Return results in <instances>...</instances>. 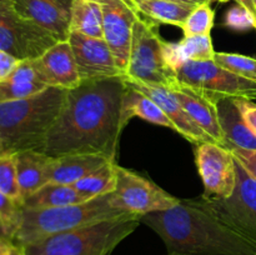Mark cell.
I'll use <instances>...</instances> for the list:
<instances>
[{
	"instance_id": "obj_4",
	"label": "cell",
	"mask_w": 256,
	"mask_h": 255,
	"mask_svg": "<svg viewBox=\"0 0 256 255\" xmlns=\"http://www.w3.org/2000/svg\"><path fill=\"white\" fill-rule=\"evenodd\" d=\"M125 215L132 214L118 209L112 204V194L52 209H28L22 206L12 242L22 248L60 232Z\"/></svg>"
},
{
	"instance_id": "obj_33",
	"label": "cell",
	"mask_w": 256,
	"mask_h": 255,
	"mask_svg": "<svg viewBox=\"0 0 256 255\" xmlns=\"http://www.w3.org/2000/svg\"><path fill=\"white\" fill-rule=\"evenodd\" d=\"M229 150L234 155L235 160L244 168L245 172L256 180V150L242 148H232Z\"/></svg>"
},
{
	"instance_id": "obj_23",
	"label": "cell",
	"mask_w": 256,
	"mask_h": 255,
	"mask_svg": "<svg viewBox=\"0 0 256 255\" xmlns=\"http://www.w3.org/2000/svg\"><path fill=\"white\" fill-rule=\"evenodd\" d=\"M132 116H138L140 119L152 122V124L175 130L172 120L165 115L162 108L154 100L148 98L142 92L125 85V92L122 102V116H120V124H122V129L126 126Z\"/></svg>"
},
{
	"instance_id": "obj_18",
	"label": "cell",
	"mask_w": 256,
	"mask_h": 255,
	"mask_svg": "<svg viewBox=\"0 0 256 255\" xmlns=\"http://www.w3.org/2000/svg\"><path fill=\"white\" fill-rule=\"evenodd\" d=\"M109 159L102 154H72L52 158L48 172V182L72 185L90 172L104 166Z\"/></svg>"
},
{
	"instance_id": "obj_21",
	"label": "cell",
	"mask_w": 256,
	"mask_h": 255,
	"mask_svg": "<svg viewBox=\"0 0 256 255\" xmlns=\"http://www.w3.org/2000/svg\"><path fill=\"white\" fill-rule=\"evenodd\" d=\"M52 158L39 150H26L15 154L18 182L22 202L48 184V172Z\"/></svg>"
},
{
	"instance_id": "obj_17",
	"label": "cell",
	"mask_w": 256,
	"mask_h": 255,
	"mask_svg": "<svg viewBox=\"0 0 256 255\" xmlns=\"http://www.w3.org/2000/svg\"><path fill=\"white\" fill-rule=\"evenodd\" d=\"M168 89L176 98L178 102L194 120L195 124L199 125L215 142L225 146V139L218 116L216 104L179 82Z\"/></svg>"
},
{
	"instance_id": "obj_24",
	"label": "cell",
	"mask_w": 256,
	"mask_h": 255,
	"mask_svg": "<svg viewBox=\"0 0 256 255\" xmlns=\"http://www.w3.org/2000/svg\"><path fill=\"white\" fill-rule=\"evenodd\" d=\"M140 16L155 25L169 24L182 28L192 6L178 4L170 0H130Z\"/></svg>"
},
{
	"instance_id": "obj_38",
	"label": "cell",
	"mask_w": 256,
	"mask_h": 255,
	"mask_svg": "<svg viewBox=\"0 0 256 255\" xmlns=\"http://www.w3.org/2000/svg\"><path fill=\"white\" fill-rule=\"evenodd\" d=\"M170 2H178L182 5H188V6L196 8L202 4H206V2H212V0H170Z\"/></svg>"
},
{
	"instance_id": "obj_32",
	"label": "cell",
	"mask_w": 256,
	"mask_h": 255,
	"mask_svg": "<svg viewBox=\"0 0 256 255\" xmlns=\"http://www.w3.org/2000/svg\"><path fill=\"white\" fill-rule=\"evenodd\" d=\"M22 204L0 192V216L18 228ZM16 232V230H15Z\"/></svg>"
},
{
	"instance_id": "obj_22",
	"label": "cell",
	"mask_w": 256,
	"mask_h": 255,
	"mask_svg": "<svg viewBox=\"0 0 256 255\" xmlns=\"http://www.w3.org/2000/svg\"><path fill=\"white\" fill-rule=\"evenodd\" d=\"M164 55L166 62L175 70L186 62H208L214 60L215 50L212 35L184 36L179 42H164Z\"/></svg>"
},
{
	"instance_id": "obj_42",
	"label": "cell",
	"mask_w": 256,
	"mask_h": 255,
	"mask_svg": "<svg viewBox=\"0 0 256 255\" xmlns=\"http://www.w3.org/2000/svg\"><path fill=\"white\" fill-rule=\"evenodd\" d=\"M254 2H255V5H256V0H254Z\"/></svg>"
},
{
	"instance_id": "obj_26",
	"label": "cell",
	"mask_w": 256,
	"mask_h": 255,
	"mask_svg": "<svg viewBox=\"0 0 256 255\" xmlns=\"http://www.w3.org/2000/svg\"><path fill=\"white\" fill-rule=\"evenodd\" d=\"M70 32L104 39L102 12L98 0H72Z\"/></svg>"
},
{
	"instance_id": "obj_3",
	"label": "cell",
	"mask_w": 256,
	"mask_h": 255,
	"mask_svg": "<svg viewBox=\"0 0 256 255\" xmlns=\"http://www.w3.org/2000/svg\"><path fill=\"white\" fill-rule=\"evenodd\" d=\"M65 89L48 88L32 98L0 102V155L42 152L66 98Z\"/></svg>"
},
{
	"instance_id": "obj_37",
	"label": "cell",
	"mask_w": 256,
	"mask_h": 255,
	"mask_svg": "<svg viewBox=\"0 0 256 255\" xmlns=\"http://www.w3.org/2000/svg\"><path fill=\"white\" fill-rule=\"evenodd\" d=\"M218 2H230V0H218ZM235 2H236L239 5H242V6H244L245 9L249 10V12L252 14V16L256 19V5H255L254 0H235Z\"/></svg>"
},
{
	"instance_id": "obj_6",
	"label": "cell",
	"mask_w": 256,
	"mask_h": 255,
	"mask_svg": "<svg viewBox=\"0 0 256 255\" xmlns=\"http://www.w3.org/2000/svg\"><path fill=\"white\" fill-rule=\"evenodd\" d=\"M156 26L142 16L135 22L125 76L172 88L178 82L176 72L166 62L165 40L162 39Z\"/></svg>"
},
{
	"instance_id": "obj_15",
	"label": "cell",
	"mask_w": 256,
	"mask_h": 255,
	"mask_svg": "<svg viewBox=\"0 0 256 255\" xmlns=\"http://www.w3.org/2000/svg\"><path fill=\"white\" fill-rule=\"evenodd\" d=\"M22 18L34 22L56 38L69 39L72 0H9Z\"/></svg>"
},
{
	"instance_id": "obj_12",
	"label": "cell",
	"mask_w": 256,
	"mask_h": 255,
	"mask_svg": "<svg viewBox=\"0 0 256 255\" xmlns=\"http://www.w3.org/2000/svg\"><path fill=\"white\" fill-rule=\"evenodd\" d=\"M102 6L104 39L122 74H126L132 28L140 18L130 0H98Z\"/></svg>"
},
{
	"instance_id": "obj_8",
	"label": "cell",
	"mask_w": 256,
	"mask_h": 255,
	"mask_svg": "<svg viewBox=\"0 0 256 255\" xmlns=\"http://www.w3.org/2000/svg\"><path fill=\"white\" fill-rule=\"evenodd\" d=\"M116 188L112 192V204L128 214L142 215L170 209L180 202L148 178L116 164Z\"/></svg>"
},
{
	"instance_id": "obj_35",
	"label": "cell",
	"mask_w": 256,
	"mask_h": 255,
	"mask_svg": "<svg viewBox=\"0 0 256 255\" xmlns=\"http://www.w3.org/2000/svg\"><path fill=\"white\" fill-rule=\"evenodd\" d=\"M20 60L14 55L0 49V80L6 78L15 69Z\"/></svg>"
},
{
	"instance_id": "obj_25",
	"label": "cell",
	"mask_w": 256,
	"mask_h": 255,
	"mask_svg": "<svg viewBox=\"0 0 256 255\" xmlns=\"http://www.w3.org/2000/svg\"><path fill=\"white\" fill-rule=\"evenodd\" d=\"M82 195L72 185L48 182L22 202L28 209H52L84 202Z\"/></svg>"
},
{
	"instance_id": "obj_10",
	"label": "cell",
	"mask_w": 256,
	"mask_h": 255,
	"mask_svg": "<svg viewBox=\"0 0 256 255\" xmlns=\"http://www.w3.org/2000/svg\"><path fill=\"white\" fill-rule=\"evenodd\" d=\"M235 170L236 185L229 199H204L222 222L256 244V180L236 160Z\"/></svg>"
},
{
	"instance_id": "obj_41",
	"label": "cell",
	"mask_w": 256,
	"mask_h": 255,
	"mask_svg": "<svg viewBox=\"0 0 256 255\" xmlns=\"http://www.w3.org/2000/svg\"><path fill=\"white\" fill-rule=\"evenodd\" d=\"M168 255H182V254H168Z\"/></svg>"
},
{
	"instance_id": "obj_40",
	"label": "cell",
	"mask_w": 256,
	"mask_h": 255,
	"mask_svg": "<svg viewBox=\"0 0 256 255\" xmlns=\"http://www.w3.org/2000/svg\"><path fill=\"white\" fill-rule=\"evenodd\" d=\"M4 255H25V254H24V249H22V246H18V245H15V246L12 248L10 252H5Z\"/></svg>"
},
{
	"instance_id": "obj_20",
	"label": "cell",
	"mask_w": 256,
	"mask_h": 255,
	"mask_svg": "<svg viewBox=\"0 0 256 255\" xmlns=\"http://www.w3.org/2000/svg\"><path fill=\"white\" fill-rule=\"evenodd\" d=\"M218 116L226 149L242 148L256 150V136L245 122L235 99H222L216 102Z\"/></svg>"
},
{
	"instance_id": "obj_2",
	"label": "cell",
	"mask_w": 256,
	"mask_h": 255,
	"mask_svg": "<svg viewBox=\"0 0 256 255\" xmlns=\"http://www.w3.org/2000/svg\"><path fill=\"white\" fill-rule=\"evenodd\" d=\"M169 254L255 255L256 244L216 216L204 198L180 199L175 206L142 215Z\"/></svg>"
},
{
	"instance_id": "obj_19",
	"label": "cell",
	"mask_w": 256,
	"mask_h": 255,
	"mask_svg": "<svg viewBox=\"0 0 256 255\" xmlns=\"http://www.w3.org/2000/svg\"><path fill=\"white\" fill-rule=\"evenodd\" d=\"M48 88L39 78L32 59L20 60L15 69L0 80V102L28 99Z\"/></svg>"
},
{
	"instance_id": "obj_9",
	"label": "cell",
	"mask_w": 256,
	"mask_h": 255,
	"mask_svg": "<svg viewBox=\"0 0 256 255\" xmlns=\"http://www.w3.org/2000/svg\"><path fill=\"white\" fill-rule=\"evenodd\" d=\"M55 42L54 35L20 16L9 0H0V49L19 60L36 59Z\"/></svg>"
},
{
	"instance_id": "obj_11",
	"label": "cell",
	"mask_w": 256,
	"mask_h": 255,
	"mask_svg": "<svg viewBox=\"0 0 256 255\" xmlns=\"http://www.w3.org/2000/svg\"><path fill=\"white\" fill-rule=\"evenodd\" d=\"M195 164L204 184L202 198L229 199L236 185L235 159L229 149L214 142L196 144Z\"/></svg>"
},
{
	"instance_id": "obj_34",
	"label": "cell",
	"mask_w": 256,
	"mask_h": 255,
	"mask_svg": "<svg viewBox=\"0 0 256 255\" xmlns=\"http://www.w3.org/2000/svg\"><path fill=\"white\" fill-rule=\"evenodd\" d=\"M235 102H236L238 108H239L240 112H242L249 129L256 136V104L252 100L244 99H235Z\"/></svg>"
},
{
	"instance_id": "obj_30",
	"label": "cell",
	"mask_w": 256,
	"mask_h": 255,
	"mask_svg": "<svg viewBox=\"0 0 256 255\" xmlns=\"http://www.w3.org/2000/svg\"><path fill=\"white\" fill-rule=\"evenodd\" d=\"M0 192L22 204L15 155H0Z\"/></svg>"
},
{
	"instance_id": "obj_5",
	"label": "cell",
	"mask_w": 256,
	"mask_h": 255,
	"mask_svg": "<svg viewBox=\"0 0 256 255\" xmlns=\"http://www.w3.org/2000/svg\"><path fill=\"white\" fill-rule=\"evenodd\" d=\"M142 216L125 215L69 232H60L22 246L25 255H110L136 230Z\"/></svg>"
},
{
	"instance_id": "obj_31",
	"label": "cell",
	"mask_w": 256,
	"mask_h": 255,
	"mask_svg": "<svg viewBox=\"0 0 256 255\" xmlns=\"http://www.w3.org/2000/svg\"><path fill=\"white\" fill-rule=\"evenodd\" d=\"M224 24L226 28L236 32H245L249 29L256 30V19L249 10L239 4L228 10L225 14Z\"/></svg>"
},
{
	"instance_id": "obj_36",
	"label": "cell",
	"mask_w": 256,
	"mask_h": 255,
	"mask_svg": "<svg viewBox=\"0 0 256 255\" xmlns=\"http://www.w3.org/2000/svg\"><path fill=\"white\" fill-rule=\"evenodd\" d=\"M15 230H16V228H15L12 222H9L8 220H5L4 218L0 216V239L8 240V242H12ZM12 244H14V242H12Z\"/></svg>"
},
{
	"instance_id": "obj_13",
	"label": "cell",
	"mask_w": 256,
	"mask_h": 255,
	"mask_svg": "<svg viewBox=\"0 0 256 255\" xmlns=\"http://www.w3.org/2000/svg\"><path fill=\"white\" fill-rule=\"evenodd\" d=\"M69 42L74 52L82 82L125 76L105 39L70 32Z\"/></svg>"
},
{
	"instance_id": "obj_7",
	"label": "cell",
	"mask_w": 256,
	"mask_h": 255,
	"mask_svg": "<svg viewBox=\"0 0 256 255\" xmlns=\"http://www.w3.org/2000/svg\"><path fill=\"white\" fill-rule=\"evenodd\" d=\"M176 78L214 104L222 99L256 100V82L219 66L214 60L184 62L176 69Z\"/></svg>"
},
{
	"instance_id": "obj_27",
	"label": "cell",
	"mask_w": 256,
	"mask_h": 255,
	"mask_svg": "<svg viewBox=\"0 0 256 255\" xmlns=\"http://www.w3.org/2000/svg\"><path fill=\"white\" fill-rule=\"evenodd\" d=\"M116 162H109L72 184V186L85 202L112 194L116 188Z\"/></svg>"
},
{
	"instance_id": "obj_28",
	"label": "cell",
	"mask_w": 256,
	"mask_h": 255,
	"mask_svg": "<svg viewBox=\"0 0 256 255\" xmlns=\"http://www.w3.org/2000/svg\"><path fill=\"white\" fill-rule=\"evenodd\" d=\"M215 12L210 6V2L194 8L185 20L182 30L184 36L192 35H209L214 26Z\"/></svg>"
},
{
	"instance_id": "obj_43",
	"label": "cell",
	"mask_w": 256,
	"mask_h": 255,
	"mask_svg": "<svg viewBox=\"0 0 256 255\" xmlns=\"http://www.w3.org/2000/svg\"><path fill=\"white\" fill-rule=\"evenodd\" d=\"M255 255H256V254H255Z\"/></svg>"
},
{
	"instance_id": "obj_14",
	"label": "cell",
	"mask_w": 256,
	"mask_h": 255,
	"mask_svg": "<svg viewBox=\"0 0 256 255\" xmlns=\"http://www.w3.org/2000/svg\"><path fill=\"white\" fill-rule=\"evenodd\" d=\"M122 79H124L125 85L142 92L148 98L154 100L162 108L165 115L172 120L175 126V132L182 135L190 142L196 145L200 142H214L199 125L195 124L194 120L189 116V114L185 112L182 104L178 102L176 98L172 95V92L166 86L160 84H152V82H139V80L130 79L126 76H124Z\"/></svg>"
},
{
	"instance_id": "obj_29",
	"label": "cell",
	"mask_w": 256,
	"mask_h": 255,
	"mask_svg": "<svg viewBox=\"0 0 256 255\" xmlns=\"http://www.w3.org/2000/svg\"><path fill=\"white\" fill-rule=\"evenodd\" d=\"M214 62L219 66L240 75L246 79L256 82V59L235 52H216L214 55Z\"/></svg>"
},
{
	"instance_id": "obj_1",
	"label": "cell",
	"mask_w": 256,
	"mask_h": 255,
	"mask_svg": "<svg viewBox=\"0 0 256 255\" xmlns=\"http://www.w3.org/2000/svg\"><path fill=\"white\" fill-rule=\"evenodd\" d=\"M122 78L85 82L68 90L42 152L54 158L102 154L116 162L120 135L124 130L120 124L125 92Z\"/></svg>"
},
{
	"instance_id": "obj_39",
	"label": "cell",
	"mask_w": 256,
	"mask_h": 255,
	"mask_svg": "<svg viewBox=\"0 0 256 255\" xmlns=\"http://www.w3.org/2000/svg\"><path fill=\"white\" fill-rule=\"evenodd\" d=\"M14 246H15V244H12V242L0 239V255H4L5 252H10V250H12Z\"/></svg>"
},
{
	"instance_id": "obj_16",
	"label": "cell",
	"mask_w": 256,
	"mask_h": 255,
	"mask_svg": "<svg viewBox=\"0 0 256 255\" xmlns=\"http://www.w3.org/2000/svg\"><path fill=\"white\" fill-rule=\"evenodd\" d=\"M32 62L39 78L46 86L72 90L82 84L69 40L55 42Z\"/></svg>"
}]
</instances>
